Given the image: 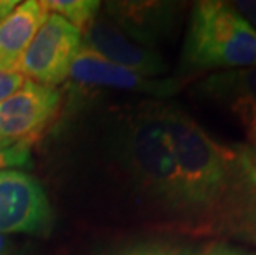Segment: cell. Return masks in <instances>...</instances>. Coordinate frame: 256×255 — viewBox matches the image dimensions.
<instances>
[{"instance_id": "1", "label": "cell", "mask_w": 256, "mask_h": 255, "mask_svg": "<svg viewBox=\"0 0 256 255\" xmlns=\"http://www.w3.org/2000/svg\"><path fill=\"white\" fill-rule=\"evenodd\" d=\"M184 205V234L256 247V162L248 144L215 139L180 106L166 103Z\"/></svg>"}, {"instance_id": "2", "label": "cell", "mask_w": 256, "mask_h": 255, "mask_svg": "<svg viewBox=\"0 0 256 255\" xmlns=\"http://www.w3.org/2000/svg\"><path fill=\"white\" fill-rule=\"evenodd\" d=\"M164 110V101H147L130 111L119 151L140 210L154 224L184 234L180 177Z\"/></svg>"}, {"instance_id": "3", "label": "cell", "mask_w": 256, "mask_h": 255, "mask_svg": "<svg viewBox=\"0 0 256 255\" xmlns=\"http://www.w3.org/2000/svg\"><path fill=\"white\" fill-rule=\"evenodd\" d=\"M180 67L184 77L256 67V30L232 4L197 2L190 12Z\"/></svg>"}, {"instance_id": "4", "label": "cell", "mask_w": 256, "mask_h": 255, "mask_svg": "<svg viewBox=\"0 0 256 255\" xmlns=\"http://www.w3.org/2000/svg\"><path fill=\"white\" fill-rule=\"evenodd\" d=\"M81 47V32L56 14H48L14 72L25 80L56 88L68 80L70 67Z\"/></svg>"}, {"instance_id": "5", "label": "cell", "mask_w": 256, "mask_h": 255, "mask_svg": "<svg viewBox=\"0 0 256 255\" xmlns=\"http://www.w3.org/2000/svg\"><path fill=\"white\" fill-rule=\"evenodd\" d=\"M52 225V204L42 184L24 171L0 169V235H46Z\"/></svg>"}, {"instance_id": "6", "label": "cell", "mask_w": 256, "mask_h": 255, "mask_svg": "<svg viewBox=\"0 0 256 255\" xmlns=\"http://www.w3.org/2000/svg\"><path fill=\"white\" fill-rule=\"evenodd\" d=\"M60 105L62 95L56 88L25 80L0 101V139L30 144L52 124Z\"/></svg>"}, {"instance_id": "7", "label": "cell", "mask_w": 256, "mask_h": 255, "mask_svg": "<svg viewBox=\"0 0 256 255\" xmlns=\"http://www.w3.org/2000/svg\"><path fill=\"white\" fill-rule=\"evenodd\" d=\"M68 78L88 88H110L168 98L182 90L185 78H147L101 57L81 43L70 67Z\"/></svg>"}, {"instance_id": "8", "label": "cell", "mask_w": 256, "mask_h": 255, "mask_svg": "<svg viewBox=\"0 0 256 255\" xmlns=\"http://www.w3.org/2000/svg\"><path fill=\"white\" fill-rule=\"evenodd\" d=\"M195 93L226 111L256 148V67L210 73L195 83Z\"/></svg>"}, {"instance_id": "9", "label": "cell", "mask_w": 256, "mask_h": 255, "mask_svg": "<svg viewBox=\"0 0 256 255\" xmlns=\"http://www.w3.org/2000/svg\"><path fill=\"white\" fill-rule=\"evenodd\" d=\"M81 43L110 62L147 78H157L167 72L164 57L156 48L144 47L124 34L108 15L98 14L81 30Z\"/></svg>"}, {"instance_id": "10", "label": "cell", "mask_w": 256, "mask_h": 255, "mask_svg": "<svg viewBox=\"0 0 256 255\" xmlns=\"http://www.w3.org/2000/svg\"><path fill=\"white\" fill-rule=\"evenodd\" d=\"M106 15L129 39L156 48L174 34L180 22L184 4L178 2H108Z\"/></svg>"}, {"instance_id": "11", "label": "cell", "mask_w": 256, "mask_h": 255, "mask_svg": "<svg viewBox=\"0 0 256 255\" xmlns=\"http://www.w3.org/2000/svg\"><path fill=\"white\" fill-rule=\"evenodd\" d=\"M50 14L43 2H18L12 12L0 22V67L12 70L28 48L46 15Z\"/></svg>"}, {"instance_id": "12", "label": "cell", "mask_w": 256, "mask_h": 255, "mask_svg": "<svg viewBox=\"0 0 256 255\" xmlns=\"http://www.w3.org/2000/svg\"><path fill=\"white\" fill-rule=\"evenodd\" d=\"M205 245L190 235H157L132 240L110 255H202Z\"/></svg>"}, {"instance_id": "13", "label": "cell", "mask_w": 256, "mask_h": 255, "mask_svg": "<svg viewBox=\"0 0 256 255\" xmlns=\"http://www.w3.org/2000/svg\"><path fill=\"white\" fill-rule=\"evenodd\" d=\"M45 9L50 14H56L80 32L100 14L101 2L98 0H45Z\"/></svg>"}, {"instance_id": "14", "label": "cell", "mask_w": 256, "mask_h": 255, "mask_svg": "<svg viewBox=\"0 0 256 255\" xmlns=\"http://www.w3.org/2000/svg\"><path fill=\"white\" fill-rule=\"evenodd\" d=\"M30 167L32 153L28 143H10L0 139V169Z\"/></svg>"}, {"instance_id": "15", "label": "cell", "mask_w": 256, "mask_h": 255, "mask_svg": "<svg viewBox=\"0 0 256 255\" xmlns=\"http://www.w3.org/2000/svg\"><path fill=\"white\" fill-rule=\"evenodd\" d=\"M202 255H256L252 247L240 245V243L226 240H212L206 242Z\"/></svg>"}, {"instance_id": "16", "label": "cell", "mask_w": 256, "mask_h": 255, "mask_svg": "<svg viewBox=\"0 0 256 255\" xmlns=\"http://www.w3.org/2000/svg\"><path fill=\"white\" fill-rule=\"evenodd\" d=\"M25 83V78L20 73L12 72V70L0 68V101L12 95L15 90H18Z\"/></svg>"}, {"instance_id": "17", "label": "cell", "mask_w": 256, "mask_h": 255, "mask_svg": "<svg viewBox=\"0 0 256 255\" xmlns=\"http://www.w3.org/2000/svg\"><path fill=\"white\" fill-rule=\"evenodd\" d=\"M232 5L256 30V0H236V2H232Z\"/></svg>"}, {"instance_id": "18", "label": "cell", "mask_w": 256, "mask_h": 255, "mask_svg": "<svg viewBox=\"0 0 256 255\" xmlns=\"http://www.w3.org/2000/svg\"><path fill=\"white\" fill-rule=\"evenodd\" d=\"M17 4H18L17 0H0V22L17 7Z\"/></svg>"}, {"instance_id": "19", "label": "cell", "mask_w": 256, "mask_h": 255, "mask_svg": "<svg viewBox=\"0 0 256 255\" xmlns=\"http://www.w3.org/2000/svg\"><path fill=\"white\" fill-rule=\"evenodd\" d=\"M0 255H17V252L14 250L12 243L4 235H0Z\"/></svg>"}, {"instance_id": "20", "label": "cell", "mask_w": 256, "mask_h": 255, "mask_svg": "<svg viewBox=\"0 0 256 255\" xmlns=\"http://www.w3.org/2000/svg\"><path fill=\"white\" fill-rule=\"evenodd\" d=\"M250 151H252V154H253V159H254V162H256V148H252V146H250Z\"/></svg>"}, {"instance_id": "21", "label": "cell", "mask_w": 256, "mask_h": 255, "mask_svg": "<svg viewBox=\"0 0 256 255\" xmlns=\"http://www.w3.org/2000/svg\"><path fill=\"white\" fill-rule=\"evenodd\" d=\"M17 255H25V253H17Z\"/></svg>"}, {"instance_id": "22", "label": "cell", "mask_w": 256, "mask_h": 255, "mask_svg": "<svg viewBox=\"0 0 256 255\" xmlns=\"http://www.w3.org/2000/svg\"><path fill=\"white\" fill-rule=\"evenodd\" d=\"M0 68H2V67H0Z\"/></svg>"}]
</instances>
